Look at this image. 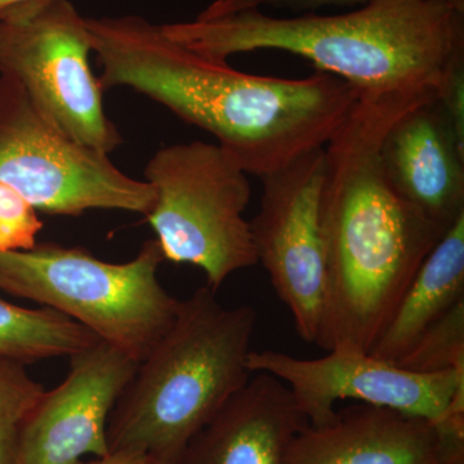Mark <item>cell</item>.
<instances>
[{
	"label": "cell",
	"instance_id": "obj_1",
	"mask_svg": "<svg viewBox=\"0 0 464 464\" xmlns=\"http://www.w3.org/2000/svg\"><path fill=\"white\" fill-rule=\"evenodd\" d=\"M103 90L127 87L166 106L261 179L324 148L359 100L346 82L246 74L173 41L141 16L85 18Z\"/></svg>",
	"mask_w": 464,
	"mask_h": 464
},
{
	"label": "cell",
	"instance_id": "obj_2",
	"mask_svg": "<svg viewBox=\"0 0 464 464\" xmlns=\"http://www.w3.org/2000/svg\"><path fill=\"white\" fill-rule=\"evenodd\" d=\"M432 96L356 101L324 146L320 227L325 286L316 344L369 353L405 289L444 237L393 188L381 145L393 121Z\"/></svg>",
	"mask_w": 464,
	"mask_h": 464
},
{
	"label": "cell",
	"instance_id": "obj_3",
	"mask_svg": "<svg viewBox=\"0 0 464 464\" xmlns=\"http://www.w3.org/2000/svg\"><path fill=\"white\" fill-rule=\"evenodd\" d=\"M209 60L284 51L350 84L359 99L435 96L464 82V0H366L341 14L275 17L261 8L163 25Z\"/></svg>",
	"mask_w": 464,
	"mask_h": 464
},
{
	"label": "cell",
	"instance_id": "obj_4",
	"mask_svg": "<svg viewBox=\"0 0 464 464\" xmlns=\"http://www.w3.org/2000/svg\"><path fill=\"white\" fill-rule=\"evenodd\" d=\"M257 313L227 307L208 286L179 301L170 328L140 362L110 414V451L179 464L188 442L250 378Z\"/></svg>",
	"mask_w": 464,
	"mask_h": 464
},
{
	"label": "cell",
	"instance_id": "obj_5",
	"mask_svg": "<svg viewBox=\"0 0 464 464\" xmlns=\"http://www.w3.org/2000/svg\"><path fill=\"white\" fill-rule=\"evenodd\" d=\"M163 261L157 239L145 241L125 264H110L76 246L36 244L0 253V289L63 314L140 362L179 310V299L159 280Z\"/></svg>",
	"mask_w": 464,
	"mask_h": 464
},
{
	"label": "cell",
	"instance_id": "obj_6",
	"mask_svg": "<svg viewBox=\"0 0 464 464\" xmlns=\"http://www.w3.org/2000/svg\"><path fill=\"white\" fill-rule=\"evenodd\" d=\"M155 203L148 219L164 259L204 271L217 293L230 275L258 264L250 224L248 173L218 143H174L145 168Z\"/></svg>",
	"mask_w": 464,
	"mask_h": 464
},
{
	"label": "cell",
	"instance_id": "obj_7",
	"mask_svg": "<svg viewBox=\"0 0 464 464\" xmlns=\"http://www.w3.org/2000/svg\"><path fill=\"white\" fill-rule=\"evenodd\" d=\"M0 182L38 212L81 216L92 209L148 216L154 188L121 172L109 155L70 139L45 118L23 85L0 75Z\"/></svg>",
	"mask_w": 464,
	"mask_h": 464
},
{
	"label": "cell",
	"instance_id": "obj_8",
	"mask_svg": "<svg viewBox=\"0 0 464 464\" xmlns=\"http://www.w3.org/2000/svg\"><path fill=\"white\" fill-rule=\"evenodd\" d=\"M91 36L72 0H30L0 12V75L23 85L61 132L109 155L121 137L92 72Z\"/></svg>",
	"mask_w": 464,
	"mask_h": 464
},
{
	"label": "cell",
	"instance_id": "obj_9",
	"mask_svg": "<svg viewBox=\"0 0 464 464\" xmlns=\"http://www.w3.org/2000/svg\"><path fill=\"white\" fill-rule=\"evenodd\" d=\"M324 172L325 150L319 148L262 176L261 204L249 222L258 262L307 343H315L319 334L325 286Z\"/></svg>",
	"mask_w": 464,
	"mask_h": 464
},
{
	"label": "cell",
	"instance_id": "obj_10",
	"mask_svg": "<svg viewBox=\"0 0 464 464\" xmlns=\"http://www.w3.org/2000/svg\"><path fill=\"white\" fill-rule=\"evenodd\" d=\"M248 368L250 373L284 382L308 424L315 427L334 420L341 400L440 423L454 396L464 392V368L417 373L353 350H333L311 360L279 351H250Z\"/></svg>",
	"mask_w": 464,
	"mask_h": 464
},
{
	"label": "cell",
	"instance_id": "obj_11",
	"mask_svg": "<svg viewBox=\"0 0 464 464\" xmlns=\"http://www.w3.org/2000/svg\"><path fill=\"white\" fill-rule=\"evenodd\" d=\"M140 362L99 341L70 356V371L44 391L21 427L14 464H75L110 453V414Z\"/></svg>",
	"mask_w": 464,
	"mask_h": 464
},
{
	"label": "cell",
	"instance_id": "obj_12",
	"mask_svg": "<svg viewBox=\"0 0 464 464\" xmlns=\"http://www.w3.org/2000/svg\"><path fill=\"white\" fill-rule=\"evenodd\" d=\"M284 464H464V429L371 405L304 426Z\"/></svg>",
	"mask_w": 464,
	"mask_h": 464
},
{
	"label": "cell",
	"instance_id": "obj_13",
	"mask_svg": "<svg viewBox=\"0 0 464 464\" xmlns=\"http://www.w3.org/2000/svg\"><path fill=\"white\" fill-rule=\"evenodd\" d=\"M382 164L393 188L440 227L464 216V132L440 99L418 103L384 134Z\"/></svg>",
	"mask_w": 464,
	"mask_h": 464
},
{
	"label": "cell",
	"instance_id": "obj_14",
	"mask_svg": "<svg viewBox=\"0 0 464 464\" xmlns=\"http://www.w3.org/2000/svg\"><path fill=\"white\" fill-rule=\"evenodd\" d=\"M307 424L288 386L257 373L188 442L179 464H284Z\"/></svg>",
	"mask_w": 464,
	"mask_h": 464
},
{
	"label": "cell",
	"instance_id": "obj_15",
	"mask_svg": "<svg viewBox=\"0 0 464 464\" xmlns=\"http://www.w3.org/2000/svg\"><path fill=\"white\" fill-rule=\"evenodd\" d=\"M464 301V216L430 252L405 289L371 355L398 364L427 329Z\"/></svg>",
	"mask_w": 464,
	"mask_h": 464
},
{
	"label": "cell",
	"instance_id": "obj_16",
	"mask_svg": "<svg viewBox=\"0 0 464 464\" xmlns=\"http://www.w3.org/2000/svg\"><path fill=\"white\" fill-rule=\"evenodd\" d=\"M81 324L52 308H26L0 298V356L24 364L72 356L99 342Z\"/></svg>",
	"mask_w": 464,
	"mask_h": 464
},
{
	"label": "cell",
	"instance_id": "obj_17",
	"mask_svg": "<svg viewBox=\"0 0 464 464\" xmlns=\"http://www.w3.org/2000/svg\"><path fill=\"white\" fill-rule=\"evenodd\" d=\"M44 391L26 364L0 356V464H14L21 427Z\"/></svg>",
	"mask_w": 464,
	"mask_h": 464
},
{
	"label": "cell",
	"instance_id": "obj_18",
	"mask_svg": "<svg viewBox=\"0 0 464 464\" xmlns=\"http://www.w3.org/2000/svg\"><path fill=\"white\" fill-rule=\"evenodd\" d=\"M396 365L417 373L464 368V301L427 329Z\"/></svg>",
	"mask_w": 464,
	"mask_h": 464
},
{
	"label": "cell",
	"instance_id": "obj_19",
	"mask_svg": "<svg viewBox=\"0 0 464 464\" xmlns=\"http://www.w3.org/2000/svg\"><path fill=\"white\" fill-rule=\"evenodd\" d=\"M42 228L38 210L16 190L0 182V253L34 248Z\"/></svg>",
	"mask_w": 464,
	"mask_h": 464
},
{
	"label": "cell",
	"instance_id": "obj_20",
	"mask_svg": "<svg viewBox=\"0 0 464 464\" xmlns=\"http://www.w3.org/2000/svg\"><path fill=\"white\" fill-rule=\"evenodd\" d=\"M365 2L366 0H265L264 5L288 9L295 14H306L324 7H355L364 5Z\"/></svg>",
	"mask_w": 464,
	"mask_h": 464
},
{
	"label": "cell",
	"instance_id": "obj_21",
	"mask_svg": "<svg viewBox=\"0 0 464 464\" xmlns=\"http://www.w3.org/2000/svg\"><path fill=\"white\" fill-rule=\"evenodd\" d=\"M75 464H161L155 458L142 451L115 450L103 457H96L93 460L82 459Z\"/></svg>",
	"mask_w": 464,
	"mask_h": 464
},
{
	"label": "cell",
	"instance_id": "obj_22",
	"mask_svg": "<svg viewBox=\"0 0 464 464\" xmlns=\"http://www.w3.org/2000/svg\"><path fill=\"white\" fill-rule=\"evenodd\" d=\"M265 0H216L201 12L204 16H219L248 8H261Z\"/></svg>",
	"mask_w": 464,
	"mask_h": 464
},
{
	"label": "cell",
	"instance_id": "obj_23",
	"mask_svg": "<svg viewBox=\"0 0 464 464\" xmlns=\"http://www.w3.org/2000/svg\"><path fill=\"white\" fill-rule=\"evenodd\" d=\"M26 2H30V0H0V12Z\"/></svg>",
	"mask_w": 464,
	"mask_h": 464
}]
</instances>
